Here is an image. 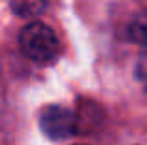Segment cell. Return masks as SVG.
Masks as SVG:
<instances>
[{
  "label": "cell",
  "mask_w": 147,
  "mask_h": 145,
  "mask_svg": "<svg viewBox=\"0 0 147 145\" xmlns=\"http://www.w3.org/2000/svg\"><path fill=\"white\" fill-rule=\"evenodd\" d=\"M19 43L26 58L36 63H50L60 54V39L49 24L34 21L21 30Z\"/></svg>",
  "instance_id": "cell-1"
},
{
  "label": "cell",
  "mask_w": 147,
  "mask_h": 145,
  "mask_svg": "<svg viewBox=\"0 0 147 145\" xmlns=\"http://www.w3.org/2000/svg\"><path fill=\"white\" fill-rule=\"evenodd\" d=\"M47 0H9V7L15 15L22 19L39 17L47 11Z\"/></svg>",
  "instance_id": "cell-3"
},
{
  "label": "cell",
  "mask_w": 147,
  "mask_h": 145,
  "mask_svg": "<svg viewBox=\"0 0 147 145\" xmlns=\"http://www.w3.org/2000/svg\"><path fill=\"white\" fill-rule=\"evenodd\" d=\"M39 127L50 140H67L76 134L78 121L75 113L63 106H47L39 115Z\"/></svg>",
  "instance_id": "cell-2"
},
{
  "label": "cell",
  "mask_w": 147,
  "mask_h": 145,
  "mask_svg": "<svg viewBox=\"0 0 147 145\" xmlns=\"http://www.w3.org/2000/svg\"><path fill=\"white\" fill-rule=\"evenodd\" d=\"M129 37L134 43L147 48V9L134 15L129 24Z\"/></svg>",
  "instance_id": "cell-4"
},
{
  "label": "cell",
  "mask_w": 147,
  "mask_h": 145,
  "mask_svg": "<svg viewBox=\"0 0 147 145\" xmlns=\"http://www.w3.org/2000/svg\"><path fill=\"white\" fill-rule=\"evenodd\" d=\"M136 78L142 82L145 93H147V48L142 52V56L138 58V63H136Z\"/></svg>",
  "instance_id": "cell-5"
}]
</instances>
